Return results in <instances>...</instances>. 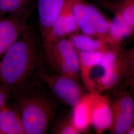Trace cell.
<instances>
[{
  "mask_svg": "<svg viewBox=\"0 0 134 134\" xmlns=\"http://www.w3.org/2000/svg\"><path fill=\"white\" fill-rule=\"evenodd\" d=\"M111 110L134 113V100L128 96L121 97L112 105Z\"/></svg>",
  "mask_w": 134,
  "mask_h": 134,
  "instance_id": "d6986e66",
  "label": "cell"
},
{
  "mask_svg": "<svg viewBox=\"0 0 134 134\" xmlns=\"http://www.w3.org/2000/svg\"><path fill=\"white\" fill-rule=\"evenodd\" d=\"M116 49L107 50L103 55L100 66L103 70V75L95 81L96 86L100 91L107 90L114 86L120 80L126 69L127 64L123 59L118 58Z\"/></svg>",
  "mask_w": 134,
  "mask_h": 134,
  "instance_id": "8992f818",
  "label": "cell"
},
{
  "mask_svg": "<svg viewBox=\"0 0 134 134\" xmlns=\"http://www.w3.org/2000/svg\"><path fill=\"white\" fill-rule=\"evenodd\" d=\"M77 24L82 33L112 44L109 34L110 21L94 5L85 0H69Z\"/></svg>",
  "mask_w": 134,
  "mask_h": 134,
  "instance_id": "3957f363",
  "label": "cell"
},
{
  "mask_svg": "<svg viewBox=\"0 0 134 134\" xmlns=\"http://www.w3.org/2000/svg\"><path fill=\"white\" fill-rule=\"evenodd\" d=\"M72 108V124L80 133L86 131L91 124V93L85 94Z\"/></svg>",
  "mask_w": 134,
  "mask_h": 134,
  "instance_id": "4fadbf2b",
  "label": "cell"
},
{
  "mask_svg": "<svg viewBox=\"0 0 134 134\" xmlns=\"http://www.w3.org/2000/svg\"><path fill=\"white\" fill-rule=\"evenodd\" d=\"M77 52L79 62V72L82 81L89 92L96 91V83L91 78V72L94 68L100 66L104 52L77 50Z\"/></svg>",
  "mask_w": 134,
  "mask_h": 134,
  "instance_id": "8fae6325",
  "label": "cell"
},
{
  "mask_svg": "<svg viewBox=\"0 0 134 134\" xmlns=\"http://www.w3.org/2000/svg\"><path fill=\"white\" fill-rule=\"evenodd\" d=\"M112 123L110 128L112 132L117 134L128 133L134 124V113L112 110Z\"/></svg>",
  "mask_w": 134,
  "mask_h": 134,
  "instance_id": "2e32d148",
  "label": "cell"
},
{
  "mask_svg": "<svg viewBox=\"0 0 134 134\" xmlns=\"http://www.w3.org/2000/svg\"><path fill=\"white\" fill-rule=\"evenodd\" d=\"M128 134H134V126H133L130 129V130L129 131V132H128Z\"/></svg>",
  "mask_w": 134,
  "mask_h": 134,
  "instance_id": "7402d4cb",
  "label": "cell"
},
{
  "mask_svg": "<svg viewBox=\"0 0 134 134\" xmlns=\"http://www.w3.org/2000/svg\"><path fill=\"white\" fill-rule=\"evenodd\" d=\"M22 120L25 134H46L55 114L52 102L42 94L18 96L15 104Z\"/></svg>",
  "mask_w": 134,
  "mask_h": 134,
  "instance_id": "7a4b0ae2",
  "label": "cell"
},
{
  "mask_svg": "<svg viewBox=\"0 0 134 134\" xmlns=\"http://www.w3.org/2000/svg\"><path fill=\"white\" fill-rule=\"evenodd\" d=\"M48 61L58 74L77 81L79 62L77 49L66 38L44 46Z\"/></svg>",
  "mask_w": 134,
  "mask_h": 134,
  "instance_id": "277c9868",
  "label": "cell"
},
{
  "mask_svg": "<svg viewBox=\"0 0 134 134\" xmlns=\"http://www.w3.org/2000/svg\"><path fill=\"white\" fill-rule=\"evenodd\" d=\"M27 10L0 16V56L4 54L26 29Z\"/></svg>",
  "mask_w": 134,
  "mask_h": 134,
  "instance_id": "52a82bcc",
  "label": "cell"
},
{
  "mask_svg": "<svg viewBox=\"0 0 134 134\" xmlns=\"http://www.w3.org/2000/svg\"><path fill=\"white\" fill-rule=\"evenodd\" d=\"M114 14L119 15L134 29V0H120L104 3Z\"/></svg>",
  "mask_w": 134,
  "mask_h": 134,
  "instance_id": "e0dca14e",
  "label": "cell"
},
{
  "mask_svg": "<svg viewBox=\"0 0 134 134\" xmlns=\"http://www.w3.org/2000/svg\"><path fill=\"white\" fill-rule=\"evenodd\" d=\"M36 44L27 29L5 52L0 62V81L16 91L24 86L37 63Z\"/></svg>",
  "mask_w": 134,
  "mask_h": 134,
  "instance_id": "6da1fadb",
  "label": "cell"
},
{
  "mask_svg": "<svg viewBox=\"0 0 134 134\" xmlns=\"http://www.w3.org/2000/svg\"><path fill=\"white\" fill-rule=\"evenodd\" d=\"M40 77L59 100L72 107L76 105L85 94L77 81L59 74L49 75L40 72Z\"/></svg>",
  "mask_w": 134,
  "mask_h": 134,
  "instance_id": "5b68a950",
  "label": "cell"
},
{
  "mask_svg": "<svg viewBox=\"0 0 134 134\" xmlns=\"http://www.w3.org/2000/svg\"><path fill=\"white\" fill-rule=\"evenodd\" d=\"M79 30L70 2L68 0L62 12L54 22L50 33L43 41V46L77 33Z\"/></svg>",
  "mask_w": 134,
  "mask_h": 134,
  "instance_id": "ba28073f",
  "label": "cell"
},
{
  "mask_svg": "<svg viewBox=\"0 0 134 134\" xmlns=\"http://www.w3.org/2000/svg\"><path fill=\"white\" fill-rule=\"evenodd\" d=\"M110 21L109 34L113 45L130 36L134 31L133 28L124 19L117 14Z\"/></svg>",
  "mask_w": 134,
  "mask_h": 134,
  "instance_id": "9a60e30c",
  "label": "cell"
},
{
  "mask_svg": "<svg viewBox=\"0 0 134 134\" xmlns=\"http://www.w3.org/2000/svg\"><path fill=\"white\" fill-rule=\"evenodd\" d=\"M53 133L57 134H79L81 133L74 126L71 120L60 121L53 128Z\"/></svg>",
  "mask_w": 134,
  "mask_h": 134,
  "instance_id": "ffe728a7",
  "label": "cell"
},
{
  "mask_svg": "<svg viewBox=\"0 0 134 134\" xmlns=\"http://www.w3.org/2000/svg\"><path fill=\"white\" fill-rule=\"evenodd\" d=\"M91 97V124L98 134L110 128L112 123L111 106L107 98L96 91Z\"/></svg>",
  "mask_w": 134,
  "mask_h": 134,
  "instance_id": "9c48e42d",
  "label": "cell"
},
{
  "mask_svg": "<svg viewBox=\"0 0 134 134\" xmlns=\"http://www.w3.org/2000/svg\"><path fill=\"white\" fill-rule=\"evenodd\" d=\"M0 134H25L21 116L15 104L7 103L0 110Z\"/></svg>",
  "mask_w": 134,
  "mask_h": 134,
  "instance_id": "7c38bea8",
  "label": "cell"
},
{
  "mask_svg": "<svg viewBox=\"0 0 134 134\" xmlns=\"http://www.w3.org/2000/svg\"><path fill=\"white\" fill-rule=\"evenodd\" d=\"M67 1H37L39 27L43 41L50 33L54 22L62 12Z\"/></svg>",
  "mask_w": 134,
  "mask_h": 134,
  "instance_id": "30bf717a",
  "label": "cell"
},
{
  "mask_svg": "<svg viewBox=\"0 0 134 134\" xmlns=\"http://www.w3.org/2000/svg\"><path fill=\"white\" fill-rule=\"evenodd\" d=\"M132 72H133V76L134 79V64L133 67V70H132Z\"/></svg>",
  "mask_w": 134,
  "mask_h": 134,
  "instance_id": "603a6c76",
  "label": "cell"
},
{
  "mask_svg": "<svg viewBox=\"0 0 134 134\" xmlns=\"http://www.w3.org/2000/svg\"><path fill=\"white\" fill-rule=\"evenodd\" d=\"M68 39L77 50L105 52L107 50L108 43L105 41L83 33L72 34Z\"/></svg>",
  "mask_w": 134,
  "mask_h": 134,
  "instance_id": "5bb4252c",
  "label": "cell"
},
{
  "mask_svg": "<svg viewBox=\"0 0 134 134\" xmlns=\"http://www.w3.org/2000/svg\"><path fill=\"white\" fill-rule=\"evenodd\" d=\"M10 90V88L4 85L0 86V110L7 103Z\"/></svg>",
  "mask_w": 134,
  "mask_h": 134,
  "instance_id": "44dd1931",
  "label": "cell"
},
{
  "mask_svg": "<svg viewBox=\"0 0 134 134\" xmlns=\"http://www.w3.org/2000/svg\"><path fill=\"white\" fill-rule=\"evenodd\" d=\"M30 0H0V16L18 14L26 10Z\"/></svg>",
  "mask_w": 134,
  "mask_h": 134,
  "instance_id": "ac0fdd59",
  "label": "cell"
}]
</instances>
